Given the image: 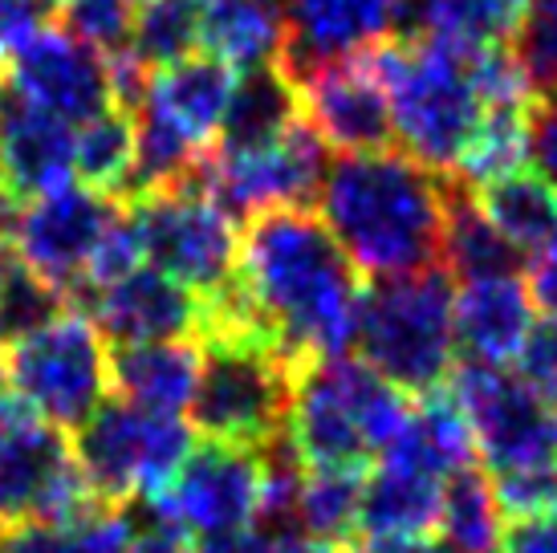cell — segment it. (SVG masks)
Listing matches in <instances>:
<instances>
[{
  "instance_id": "6da1fadb",
  "label": "cell",
  "mask_w": 557,
  "mask_h": 553,
  "mask_svg": "<svg viewBox=\"0 0 557 553\" xmlns=\"http://www.w3.org/2000/svg\"><path fill=\"white\" fill-rule=\"evenodd\" d=\"M236 285L264 334L297 367L355 346L362 281L322 216L306 208H269L252 216L240 241Z\"/></svg>"
},
{
  "instance_id": "7a4b0ae2",
  "label": "cell",
  "mask_w": 557,
  "mask_h": 553,
  "mask_svg": "<svg viewBox=\"0 0 557 553\" xmlns=\"http://www.w3.org/2000/svg\"><path fill=\"white\" fill-rule=\"evenodd\" d=\"M448 187L407 151L342 155L325 168L318 212L358 273L411 276L444 253Z\"/></svg>"
},
{
  "instance_id": "3957f363",
  "label": "cell",
  "mask_w": 557,
  "mask_h": 553,
  "mask_svg": "<svg viewBox=\"0 0 557 553\" xmlns=\"http://www.w3.org/2000/svg\"><path fill=\"white\" fill-rule=\"evenodd\" d=\"M387 94L391 131L403 151L428 171H456L484 123V94L476 86V46L432 33L387 37L362 49Z\"/></svg>"
},
{
  "instance_id": "277c9868",
  "label": "cell",
  "mask_w": 557,
  "mask_h": 553,
  "mask_svg": "<svg viewBox=\"0 0 557 553\" xmlns=\"http://www.w3.org/2000/svg\"><path fill=\"white\" fill-rule=\"evenodd\" d=\"M407 415V395L367 362L346 354L310 358L294 374L285 440L306 468L371 472V464L395 444Z\"/></svg>"
},
{
  "instance_id": "5b68a950",
  "label": "cell",
  "mask_w": 557,
  "mask_h": 553,
  "mask_svg": "<svg viewBox=\"0 0 557 553\" xmlns=\"http://www.w3.org/2000/svg\"><path fill=\"white\" fill-rule=\"evenodd\" d=\"M297 362L269 334L200 339V383L191 395V428L208 444L261 452L285 435Z\"/></svg>"
},
{
  "instance_id": "8992f818",
  "label": "cell",
  "mask_w": 557,
  "mask_h": 553,
  "mask_svg": "<svg viewBox=\"0 0 557 553\" xmlns=\"http://www.w3.org/2000/svg\"><path fill=\"white\" fill-rule=\"evenodd\" d=\"M448 273L387 276L374 290H362L355 346L362 362L383 374L403 395H432L448 383L456 358V325H451Z\"/></svg>"
},
{
  "instance_id": "52a82bcc",
  "label": "cell",
  "mask_w": 557,
  "mask_h": 553,
  "mask_svg": "<svg viewBox=\"0 0 557 553\" xmlns=\"http://www.w3.org/2000/svg\"><path fill=\"white\" fill-rule=\"evenodd\" d=\"M191 428L180 415L143 411L126 400H107L78 428L74 464L102 505L123 508L131 496H159L191 456Z\"/></svg>"
},
{
  "instance_id": "ba28073f",
  "label": "cell",
  "mask_w": 557,
  "mask_h": 553,
  "mask_svg": "<svg viewBox=\"0 0 557 553\" xmlns=\"http://www.w3.org/2000/svg\"><path fill=\"white\" fill-rule=\"evenodd\" d=\"M9 386L25 411L53 428L78 431L110 400L107 339L86 314H58L37 334L13 342Z\"/></svg>"
},
{
  "instance_id": "9c48e42d",
  "label": "cell",
  "mask_w": 557,
  "mask_h": 553,
  "mask_svg": "<svg viewBox=\"0 0 557 553\" xmlns=\"http://www.w3.org/2000/svg\"><path fill=\"white\" fill-rule=\"evenodd\" d=\"M126 208L139 224L143 257L159 273L175 276L203 302L233 290L236 261H240L236 216L224 212L200 187V180L139 196Z\"/></svg>"
},
{
  "instance_id": "30bf717a",
  "label": "cell",
  "mask_w": 557,
  "mask_h": 553,
  "mask_svg": "<svg viewBox=\"0 0 557 553\" xmlns=\"http://www.w3.org/2000/svg\"><path fill=\"white\" fill-rule=\"evenodd\" d=\"M444 386L460 403L472 444L493 477L557 460V407L545 403L521 374L465 358L460 367H451Z\"/></svg>"
},
{
  "instance_id": "8fae6325",
  "label": "cell",
  "mask_w": 557,
  "mask_h": 553,
  "mask_svg": "<svg viewBox=\"0 0 557 553\" xmlns=\"http://www.w3.org/2000/svg\"><path fill=\"white\" fill-rule=\"evenodd\" d=\"M102 501L86 484L65 431L25 407L0 415V525L78 521Z\"/></svg>"
},
{
  "instance_id": "7c38bea8",
  "label": "cell",
  "mask_w": 557,
  "mask_h": 553,
  "mask_svg": "<svg viewBox=\"0 0 557 553\" xmlns=\"http://www.w3.org/2000/svg\"><path fill=\"white\" fill-rule=\"evenodd\" d=\"M325 168V143L297 123L261 151H220L212 163H200L196 180L228 216H257L269 208H306L322 187Z\"/></svg>"
},
{
  "instance_id": "4fadbf2b",
  "label": "cell",
  "mask_w": 557,
  "mask_h": 553,
  "mask_svg": "<svg viewBox=\"0 0 557 553\" xmlns=\"http://www.w3.org/2000/svg\"><path fill=\"white\" fill-rule=\"evenodd\" d=\"M261 452L233 444H203L191 447V456L175 472V480L159 496H151V513L184 533L208 538V533L248 529L252 517H261Z\"/></svg>"
},
{
  "instance_id": "5bb4252c",
  "label": "cell",
  "mask_w": 557,
  "mask_h": 553,
  "mask_svg": "<svg viewBox=\"0 0 557 553\" xmlns=\"http://www.w3.org/2000/svg\"><path fill=\"white\" fill-rule=\"evenodd\" d=\"M114 212H119V204L110 196L70 184L21 204L0 232L9 236L16 261L70 297L82 290L90 253Z\"/></svg>"
},
{
  "instance_id": "9a60e30c",
  "label": "cell",
  "mask_w": 557,
  "mask_h": 553,
  "mask_svg": "<svg viewBox=\"0 0 557 553\" xmlns=\"http://www.w3.org/2000/svg\"><path fill=\"white\" fill-rule=\"evenodd\" d=\"M9 86L21 102L46 110L70 126L114 107L107 58L70 29H41L9 58Z\"/></svg>"
},
{
  "instance_id": "2e32d148",
  "label": "cell",
  "mask_w": 557,
  "mask_h": 553,
  "mask_svg": "<svg viewBox=\"0 0 557 553\" xmlns=\"http://www.w3.org/2000/svg\"><path fill=\"white\" fill-rule=\"evenodd\" d=\"M86 318L98 334L114 346H139V342H200L203 334V297L180 285L175 276L151 269L110 281L102 290H86Z\"/></svg>"
},
{
  "instance_id": "e0dca14e",
  "label": "cell",
  "mask_w": 557,
  "mask_h": 553,
  "mask_svg": "<svg viewBox=\"0 0 557 553\" xmlns=\"http://www.w3.org/2000/svg\"><path fill=\"white\" fill-rule=\"evenodd\" d=\"M297 86H301V114L310 119V131L325 147L358 155L379 151L395 138L387 94L379 86L367 53L313 65L297 77Z\"/></svg>"
},
{
  "instance_id": "ac0fdd59",
  "label": "cell",
  "mask_w": 557,
  "mask_h": 553,
  "mask_svg": "<svg viewBox=\"0 0 557 553\" xmlns=\"http://www.w3.org/2000/svg\"><path fill=\"white\" fill-rule=\"evenodd\" d=\"M74 180V126L46 110L9 107L0 126V229L21 204L49 196Z\"/></svg>"
},
{
  "instance_id": "d6986e66",
  "label": "cell",
  "mask_w": 557,
  "mask_h": 553,
  "mask_svg": "<svg viewBox=\"0 0 557 553\" xmlns=\"http://www.w3.org/2000/svg\"><path fill=\"white\" fill-rule=\"evenodd\" d=\"M281 9L289 25L285 53L297 58L289 62L294 77L387 41L403 21V0H281Z\"/></svg>"
},
{
  "instance_id": "ffe728a7",
  "label": "cell",
  "mask_w": 557,
  "mask_h": 553,
  "mask_svg": "<svg viewBox=\"0 0 557 553\" xmlns=\"http://www.w3.org/2000/svg\"><path fill=\"white\" fill-rule=\"evenodd\" d=\"M456 351L472 362L505 367L525 346L533 330V297L521 273L465 281L451 302Z\"/></svg>"
},
{
  "instance_id": "44dd1931",
  "label": "cell",
  "mask_w": 557,
  "mask_h": 553,
  "mask_svg": "<svg viewBox=\"0 0 557 553\" xmlns=\"http://www.w3.org/2000/svg\"><path fill=\"white\" fill-rule=\"evenodd\" d=\"M233 86V65H224L212 53H191L184 62L151 70L143 102H151L168 123H175L196 147H203L220 131V123H224Z\"/></svg>"
},
{
  "instance_id": "7402d4cb",
  "label": "cell",
  "mask_w": 557,
  "mask_h": 553,
  "mask_svg": "<svg viewBox=\"0 0 557 553\" xmlns=\"http://www.w3.org/2000/svg\"><path fill=\"white\" fill-rule=\"evenodd\" d=\"M110 383L126 403L143 411L180 415L191 407L200 383V346L196 342H139L114 346L110 354Z\"/></svg>"
},
{
  "instance_id": "603a6c76",
  "label": "cell",
  "mask_w": 557,
  "mask_h": 553,
  "mask_svg": "<svg viewBox=\"0 0 557 553\" xmlns=\"http://www.w3.org/2000/svg\"><path fill=\"white\" fill-rule=\"evenodd\" d=\"M297 123H301V86L289 74V65H252L245 77H236L220 123V151H261Z\"/></svg>"
},
{
  "instance_id": "cb8c5ba5",
  "label": "cell",
  "mask_w": 557,
  "mask_h": 553,
  "mask_svg": "<svg viewBox=\"0 0 557 553\" xmlns=\"http://www.w3.org/2000/svg\"><path fill=\"white\" fill-rule=\"evenodd\" d=\"M285 41L281 0H200V46L233 70L277 62Z\"/></svg>"
},
{
  "instance_id": "d4e9b609",
  "label": "cell",
  "mask_w": 557,
  "mask_h": 553,
  "mask_svg": "<svg viewBox=\"0 0 557 553\" xmlns=\"http://www.w3.org/2000/svg\"><path fill=\"white\" fill-rule=\"evenodd\" d=\"M480 212L488 216L505 241L521 257H542L545 248L557 245V184L542 171L517 168L509 175H496L472 192Z\"/></svg>"
},
{
  "instance_id": "484cf974",
  "label": "cell",
  "mask_w": 557,
  "mask_h": 553,
  "mask_svg": "<svg viewBox=\"0 0 557 553\" xmlns=\"http://www.w3.org/2000/svg\"><path fill=\"white\" fill-rule=\"evenodd\" d=\"M440 492H444V480L387 460L374 477H367L358 533L362 538H428L440 521Z\"/></svg>"
},
{
  "instance_id": "4316f807",
  "label": "cell",
  "mask_w": 557,
  "mask_h": 553,
  "mask_svg": "<svg viewBox=\"0 0 557 553\" xmlns=\"http://www.w3.org/2000/svg\"><path fill=\"white\" fill-rule=\"evenodd\" d=\"M419 407L407 415L395 444L383 452V460L407 464L416 472H428L435 480H448L456 468L472 464V431L460 411V403L448 395V386H440L432 395H419Z\"/></svg>"
},
{
  "instance_id": "83f0119b",
  "label": "cell",
  "mask_w": 557,
  "mask_h": 553,
  "mask_svg": "<svg viewBox=\"0 0 557 553\" xmlns=\"http://www.w3.org/2000/svg\"><path fill=\"white\" fill-rule=\"evenodd\" d=\"M440 257H448V269L460 281L521 273V253L488 224L476 196L456 192V187H448V204H444V253Z\"/></svg>"
},
{
  "instance_id": "f1b7e54d",
  "label": "cell",
  "mask_w": 557,
  "mask_h": 553,
  "mask_svg": "<svg viewBox=\"0 0 557 553\" xmlns=\"http://www.w3.org/2000/svg\"><path fill=\"white\" fill-rule=\"evenodd\" d=\"M135 525L123 508L102 505L78 521L0 525V553H126Z\"/></svg>"
},
{
  "instance_id": "f546056e",
  "label": "cell",
  "mask_w": 557,
  "mask_h": 553,
  "mask_svg": "<svg viewBox=\"0 0 557 553\" xmlns=\"http://www.w3.org/2000/svg\"><path fill=\"white\" fill-rule=\"evenodd\" d=\"M444 545L451 553H496L500 545V505H496L493 480L476 464L456 468L440 492V521Z\"/></svg>"
},
{
  "instance_id": "4dcf8cb0",
  "label": "cell",
  "mask_w": 557,
  "mask_h": 553,
  "mask_svg": "<svg viewBox=\"0 0 557 553\" xmlns=\"http://www.w3.org/2000/svg\"><path fill=\"white\" fill-rule=\"evenodd\" d=\"M529 0H403L416 33L448 37L460 46H505Z\"/></svg>"
},
{
  "instance_id": "1f68e13d",
  "label": "cell",
  "mask_w": 557,
  "mask_h": 553,
  "mask_svg": "<svg viewBox=\"0 0 557 553\" xmlns=\"http://www.w3.org/2000/svg\"><path fill=\"white\" fill-rule=\"evenodd\" d=\"M135 168V114L123 107H107L82 123L74 135V171L90 192L123 200V187Z\"/></svg>"
},
{
  "instance_id": "d6a6232c",
  "label": "cell",
  "mask_w": 557,
  "mask_h": 553,
  "mask_svg": "<svg viewBox=\"0 0 557 553\" xmlns=\"http://www.w3.org/2000/svg\"><path fill=\"white\" fill-rule=\"evenodd\" d=\"M367 472L358 468H306L301 492H297V521L313 538L346 545L358 538V508H362Z\"/></svg>"
},
{
  "instance_id": "836d02e7",
  "label": "cell",
  "mask_w": 557,
  "mask_h": 553,
  "mask_svg": "<svg viewBox=\"0 0 557 553\" xmlns=\"http://www.w3.org/2000/svg\"><path fill=\"white\" fill-rule=\"evenodd\" d=\"M126 46L147 70L191 58L200 46V0H143Z\"/></svg>"
},
{
  "instance_id": "e575fe53",
  "label": "cell",
  "mask_w": 557,
  "mask_h": 553,
  "mask_svg": "<svg viewBox=\"0 0 557 553\" xmlns=\"http://www.w3.org/2000/svg\"><path fill=\"white\" fill-rule=\"evenodd\" d=\"M533 110L537 107H505L488 110L484 123H480L472 147L465 151L460 168L468 184H488L496 175H509V171L525 168L529 159V123H533Z\"/></svg>"
},
{
  "instance_id": "d590c367",
  "label": "cell",
  "mask_w": 557,
  "mask_h": 553,
  "mask_svg": "<svg viewBox=\"0 0 557 553\" xmlns=\"http://www.w3.org/2000/svg\"><path fill=\"white\" fill-rule=\"evenodd\" d=\"M512 58L537 102L557 98V0H529L512 29Z\"/></svg>"
},
{
  "instance_id": "8d00e7d4",
  "label": "cell",
  "mask_w": 557,
  "mask_h": 553,
  "mask_svg": "<svg viewBox=\"0 0 557 553\" xmlns=\"http://www.w3.org/2000/svg\"><path fill=\"white\" fill-rule=\"evenodd\" d=\"M65 309V293H58L49 281L29 273L16 261V269L4 276L0 285V346L37 334L41 325H49Z\"/></svg>"
},
{
  "instance_id": "74e56055",
  "label": "cell",
  "mask_w": 557,
  "mask_h": 553,
  "mask_svg": "<svg viewBox=\"0 0 557 553\" xmlns=\"http://www.w3.org/2000/svg\"><path fill=\"white\" fill-rule=\"evenodd\" d=\"M147 261L143 257V236H139V224H135V216L126 204H119V212L110 216L107 232L98 236V245L90 253V265H86V281H82V290H102L110 281H119V276L135 273L139 265Z\"/></svg>"
},
{
  "instance_id": "f35d334b",
  "label": "cell",
  "mask_w": 557,
  "mask_h": 553,
  "mask_svg": "<svg viewBox=\"0 0 557 553\" xmlns=\"http://www.w3.org/2000/svg\"><path fill=\"white\" fill-rule=\"evenodd\" d=\"M62 16L65 29L78 41L94 46L98 53H114L131 41L135 9H131V0H65Z\"/></svg>"
},
{
  "instance_id": "ab89813d",
  "label": "cell",
  "mask_w": 557,
  "mask_h": 553,
  "mask_svg": "<svg viewBox=\"0 0 557 553\" xmlns=\"http://www.w3.org/2000/svg\"><path fill=\"white\" fill-rule=\"evenodd\" d=\"M496 505L509 521L521 517H557V460L525 472H505L493 480Z\"/></svg>"
},
{
  "instance_id": "60d3db41",
  "label": "cell",
  "mask_w": 557,
  "mask_h": 553,
  "mask_svg": "<svg viewBox=\"0 0 557 553\" xmlns=\"http://www.w3.org/2000/svg\"><path fill=\"white\" fill-rule=\"evenodd\" d=\"M517 374L525 379L545 403L557 407V322L533 325L525 346L517 351Z\"/></svg>"
},
{
  "instance_id": "b9f144b4",
  "label": "cell",
  "mask_w": 557,
  "mask_h": 553,
  "mask_svg": "<svg viewBox=\"0 0 557 553\" xmlns=\"http://www.w3.org/2000/svg\"><path fill=\"white\" fill-rule=\"evenodd\" d=\"M53 4L49 0H0V65L13 58L29 37L46 29Z\"/></svg>"
},
{
  "instance_id": "7bdbcfd3",
  "label": "cell",
  "mask_w": 557,
  "mask_h": 553,
  "mask_svg": "<svg viewBox=\"0 0 557 553\" xmlns=\"http://www.w3.org/2000/svg\"><path fill=\"white\" fill-rule=\"evenodd\" d=\"M496 553H557V517H521L500 529Z\"/></svg>"
},
{
  "instance_id": "ee69618b",
  "label": "cell",
  "mask_w": 557,
  "mask_h": 553,
  "mask_svg": "<svg viewBox=\"0 0 557 553\" xmlns=\"http://www.w3.org/2000/svg\"><path fill=\"white\" fill-rule=\"evenodd\" d=\"M529 155L545 180L557 184V98L537 102L533 123H529Z\"/></svg>"
},
{
  "instance_id": "f6af8a7d",
  "label": "cell",
  "mask_w": 557,
  "mask_h": 553,
  "mask_svg": "<svg viewBox=\"0 0 557 553\" xmlns=\"http://www.w3.org/2000/svg\"><path fill=\"white\" fill-rule=\"evenodd\" d=\"M126 553H191V541H187L184 529H175L168 521H151L147 529H135V538L126 545Z\"/></svg>"
},
{
  "instance_id": "bcb514c9",
  "label": "cell",
  "mask_w": 557,
  "mask_h": 553,
  "mask_svg": "<svg viewBox=\"0 0 557 553\" xmlns=\"http://www.w3.org/2000/svg\"><path fill=\"white\" fill-rule=\"evenodd\" d=\"M529 297H533V306H542L549 314V322H557V245L545 248L542 257H533Z\"/></svg>"
},
{
  "instance_id": "7dc6e473",
  "label": "cell",
  "mask_w": 557,
  "mask_h": 553,
  "mask_svg": "<svg viewBox=\"0 0 557 553\" xmlns=\"http://www.w3.org/2000/svg\"><path fill=\"white\" fill-rule=\"evenodd\" d=\"M191 553H273L269 533L257 529H233V533H208L191 545Z\"/></svg>"
},
{
  "instance_id": "c3c4849f",
  "label": "cell",
  "mask_w": 557,
  "mask_h": 553,
  "mask_svg": "<svg viewBox=\"0 0 557 553\" xmlns=\"http://www.w3.org/2000/svg\"><path fill=\"white\" fill-rule=\"evenodd\" d=\"M342 553H451L448 545L428 538H350Z\"/></svg>"
},
{
  "instance_id": "681fc988",
  "label": "cell",
  "mask_w": 557,
  "mask_h": 553,
  "mask_svg": "<svg viewBox=\"0 0 557 553\" xmlns=\"http://www.w3.org/2000/svg\"><path fill=\"white\" fill-rule=\"evenodd\" d=\"M16 269V253H13V245H9V236L0 232V285H4V276L13 273Z\"/></svg>"
},
{
  "instance_id": "f907efd6",
  "label": "cell",
  "mask_w": 557,
  "mask_h": 553,
  "mask_svg": "<svg viewBox=\"0 0 557 553\" xmlns=\"http://www.w3.org/2000/svg\"><path fill=\"white\" fill-rule=\"evenodd\" d=\"M9 411V358L0 351V415Z\"/></svg>"
},
{
  "instance_id": "816d5d0a",
  "label": "cell",
  "mask_w": 557,
  "mask_h": 553,
  "mask_svg": "<svg viewBox=\"0 0 557 553\" xmlns=\"http://www.w3.org/2000/svg\"><path fill=\"white\" fill-rule=\"evenodd\" d=\"M4 114H9V94H4V82H0V126H4Z\"/></svg>"
},
{
  "instance_id": "f5cc1de1",
  "label": "cell",
  "mask_w": 557,
  "mask_h": 553,
  "mask_svg": "<svg viewBox=\"0 0 557 553\" xmlns=\"http://www.w3.org/2000/svg\"><path fill=\"white\" fill-rule=\"evenodd\" d=\"M49 4H53V9H62V4H65V0H49Z\"/></svg>"
}]
</instances>
